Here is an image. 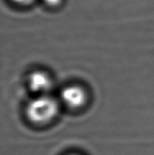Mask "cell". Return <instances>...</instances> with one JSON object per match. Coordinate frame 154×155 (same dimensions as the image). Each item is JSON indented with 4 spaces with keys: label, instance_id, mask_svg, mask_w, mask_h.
Instances as JSON below:
<instances>
[{
    "label": "cell",
    "instance_id": "1",
    "mask_svg": "<svg viewBox=\"0 0 154 155\" xmlns=\"http://www.w3.org/2000/svg\"><path fill=\"white\" fill-rule=\"evenodd\" d=\"M59 112V104L51 96L38 95L29 102L26 108L28 120L35 124H46L53 120Z\"/></svg>",
    "mask_w": 154,
    "mask_h": 155
},
{
    "label": "cell",
    "instance_id": "2",
    "mask_svg": "<svg viewBox=\"0 0 154 155\" xmlns=\"http://www.w3.org/2000/svg\"><path fill=\"white\" fill-rule=\"evenodd\" d=\"M28 84L31 91L39 95H47L53 85L50 76L42 71H34L30 73Z\"/></svg>",
    "mask_w": 154,
    "mask_h": 155
},
{
    "label": "cell",
    "instance_id": "3",
    "mask_svg": "<svg viewBox=\"0 0 154 155\" xmlns=\"http://www.w3.org/2000/svg\"><path fill=\"white\" fill-rule=\"evenodd\" d=\"M61 100L68 107L76 109L85 104L86 94L85 91L79 86H67L61 92Z\"/></svg>",
    "mask_w": 154,
    "mask_h": 155
},
{
    "label": "cell",
    "instance_id": "4",
    "mask_svg": "<svg viewBox=\"0 0 154 155\" xmlns=\"http://www.w3.org/2000/svg\"><path fill=\"white\" fill-rule=\"evenodd\" d=\"M13 2L18 4H21V5H29L34 2L35 0H13Z\"/></svg>",
    "mask_w": 154,
    "mask_h": 155
},
{
    "label": "cell",
    "instance_id": "5",
    "mask_svg": "<svg viewBox=\"0 0 154 155\" xmlns=\"http://www.w3.org/2000/svg\"><path fill=\"white\" fill-rule=\"evenodd\" d=\"M49 6H57L61 2V0H44Z\"/></svg>",
    "mask_w": 154,
    "mask_h": 155
}]
</instances>
